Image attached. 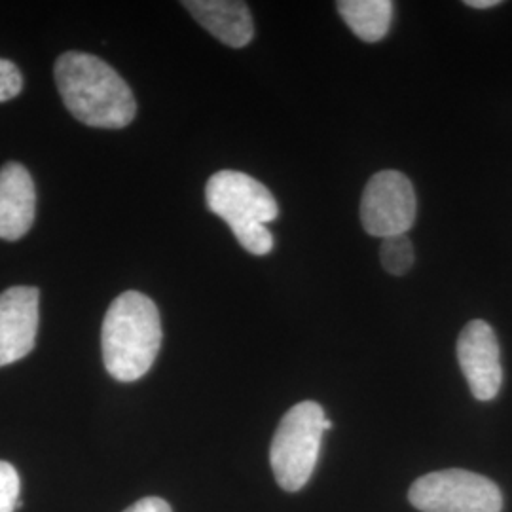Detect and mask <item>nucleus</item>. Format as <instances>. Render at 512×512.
Instances as JSON below:
<instances>
[{
	"label": "nucleus",
	"instance_id": "obj_1",
	"mask_svg": "<svg viewBox=\"0 0 512 512\" xmlns=\"http://www.w3.org/2000/svg\"><path fill=\"white\" fill-rule=\"evenodd\" d=\"M55 84L65 107L86 126L120 129L135 118L137 101L126 80L95 55H61L55 61Z\"/></svg>",
	"mask_w": 512,
	"mask_h": 512
},
{
	"label": "nucleus",
	"instance_id": "obj_2",
	"mask_svg": "<svg viewBox=\"0 0 512 512\" xmlns=\"http://www.w3.org/2000/svg\"><path fill=\"white\" fill-rule=\"evenodd\" d=\"M162 319L147 294H120L103 319V363L118 382H135L154 365L162 346Z\"/></svg>",
	"mask_w": 512,
	"mask_h": 512
},
{
	"label": "nucleus",
	"instance_id": "obj_3",
	"mask_svg": "<svg viewBox=\"0 0 512 512\" xmlns=\"http://www.w3.org/2000/svg\"><path fill=\"white\" fill-rule=\"evenodd\" d=\"M205 200L232 228L245 251L264 256L274 249V236L266 224L277 219L279 207L274 194L260 181L239 171H219L207 181Z\"/></svg>",
	"mask_w": 512,
	"mask_h": 512
},
{
	"label": "nucleus",
	"instance_id": "obj_4",
	"mask_svg": "<svg viewBox=\"0 0 512 512\" xmlns=\"http://www.w3.org/2000/svg\"><path fill=\"white\" fill-rule=\"evenodd\" d=\"M325 420L321 404L304 401L294 404L275 429L270 463L285 492H298L308 484L321 452Z\"/></svg>",
	"mask_w": 512,
	"mask_h": 512
},
{
	"label": "nucleus",
	"instance_id": "obj_5",
	"mask_svg": "<svg viewBox=\"0 0 512 512\" xmlns=\"http://www.w3.org/2000/svg\"><path fill=\"white\" fill-rule=\"evenodd\" d=\"M410 503L421 512H501L503 495L486 476L463 469H448L418 478Z\"/></svg>",
	"mask_w": 512,
	"mask_h": 512
},
{
	"label": "nucleus",
	"instance_id": "obj_6",
	"mask_svg": "<svg viewBox=\"0 0 512 512\" xmlns=\"http://www.w3.org/2000/svg\"><path fill=\"white\" fill-rule=\"evenodd\" d=\"M361 222L374 238L406 236L416 222V192L401 171H380L366 184Z\"/></svg>",
	"mask_w": 512,
	"mask_h": 512
},
{
	"label": "nucleus",
	"instance_id": "obj_7",
	"mask_svg": "<svg viewBox=\"0 0 512 512\" xmlns=\"http://www.w3.org/2000/svg\"><path fill=\"white\" fill-rule=\"evenodd\" d=\"M458 361L473 397L492 401L503 384L501 349L494 329L486 321H471L461 330Z\"/></svg>",
	"mask_w": 512,
	"mask_h": 512
},
{
	"label": "nucleus",
	"instance_id": "obj_8",
	"mask_svg": "<svg viewBox=\"0 0 512 512\" xmlns=\"http://www.w3.org/2000/svg\"><path fill=\"white\" fill-rule=\"evenodd\" d=\"M38 302L35 287H12L0 294V366L16 363L35 348Z\"/></svg>",
	"mask_w": 512,
	"mask_h": 512
},
{
	"label": "nucleus",
	"instance_id": "obj_9",
	"mask_svg": "<svg viewBox=\"0 0 512 512\" xmlns=\"http://www.w3.org/2000/svg\"><path fill=\"white\" fill-rule=\"evenodd\" d=\"M37 192L31 173L16 162L0 169V239L18 241L35 220Z\"/></svg>",
	"mask_w": 512,
	"mask_h": 512
},
{
	"label": "nucleus",
	"instance_id": "obj_10",
	"mask_svg": "<svg viewBox=\"0 0 512 512\" xmlns=\"http://www.w3.org/2000/svg\"><path fill=\"white\" fill-rule=\"evenodd\" d=\"M184 8L215 38L230 48L247 46L255 25L249 6L238 0H186Z\"/></svg>",
	"mask_w": 512,
	"mask_h": 512
},
{
	"label": "nucleus",
	"instance_id": "obj_11",
	"mask_svg": "<svg viewBox=\"0 0 512 512\" xmlns=\"http://www.w3.org/2000/svg\"><path fill=\"white\" fill-rule=\"evenodd\" d=\"M336 8L349 29L365 42L382 40L391 27V0H340Z\"/></svg>",
	"mask_w": 512,
	"mask_h": 512
},
{
	"label": "nucleus",
	"instance_id": "obj_12",
	"mask_svg": "<svg viewBox=\"0 0 512 512\" xmlns=\"http://www.w3.org/2000/svg\"><path fill=\"white\" fill-rule=\"evenodd\" d=\"M380 260L385 272L391 275H404L414 264V247L408 236L382 239Z\"/></svg>",
	"mask_w": 512,
	"mask_h": 512
},
{
	"label": "nucleus",
	"instance_id": "obj_13",
	"mask_svg": "<svg viewBox=\"0 0 512 512\" xmlns=\"http://www.w3.org/2000/svg\"><path fill=\"white\" fill-rule=\"evenodd\" d=\"M19 475L14 465L0 461V512H14L18 509Z\"/></svg>",
	"mask_w": 512,
	"mask_h": 512
},
{
	"label": "nucleus",
	"instance_id": "obj_14",
	"mask_svg": "<svg viewBox=\"0 0 512 512\" xmlns=\"http://www.w3.org/2000/svg\"><path fill=\"white\" fill-rule=\"evenodd\" d=\"M21 88L23 76L19 73L18 67L8 59H0V103L18 97Z\"/></svg>",
	"mask_w": 512,
	"mask_h": 512
},
{
	"label": "nucleus",
	"instance_id": "obj_15",
	"mask_svg": "<svg viewBox=\"0 0 512 512\" xmlns=\"http://www.w3.org/2000/svg\"><path fill=\"white\" fill-rule=\"evenodd\" d=\"M124 512H173L169 503L162 497H145L141 501H137L135 505H131Z\"/></svg>",
	"mask_w": 512,
	"mask_h": 512
},
{
	"label": "nucleus",
	"instance_id": "obj_16",
	"mask_svg": "<svg viewBox=\"0 0 512 512\" xmlns=\"http://www.w3.org/2000/svg\"><path fill=\"white\" fill-rule=\"evenodd\" d=\"M465 4H467V6H471V8H476V10H486V8L499 6L501 2H499V0H467Z\"/></svg>",
	"mask_w": 512,
	"mask_h": 512
},
{
	"label": "nucleus",
	"instance_id": "obj_17",
	"mask_svg": "<svg viewBox=\"0 0 512 512\" xmlns=\"http://www.w3.org/2000/svg\"><path fill=\"white\" fill-rule=\"evenodd\" d=\"M323 427H325V431H329V429H332V421L325 420V423H323Z\"/></svg>",
	"mask_w": 512,
	"mask_h": 512
}]
</instances>
